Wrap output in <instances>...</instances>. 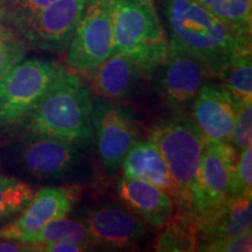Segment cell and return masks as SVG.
Masks as SVG:
<instances>
[{"mask_svg":"<svg viewBox=\"0 0 252 252\" xmlns=\"http://www.w3.org/2000/svg\"><path fill=\"white\" fill-rule=\"evenodd\" d=\"M215 17L235 28L239 33L251 36V0H195Z\"/></svg>","mask_w":252,"mask_h":252,"instance_id":"7402d4cb","label":"cell"},{"mask_svg":"<svg viewBox=\"0 0 252 252\" xmlns=\"http://www.w3.org/2000/svg\"><path fill=\"white\" fill-rule=\"evenodd\" d=\"M251 232L244 234L238 237H232L222 241L203 243L198 247L197 251L208 252H244L251 251Z\"/></svg>","mask_w":252,"mask_h":252,"instance_id":"83f0119b","label":"cell"},{"mask_svg":"<svg viewBox=\"0 0 252 252\" xmlns=\"http://www.w3.org/2000/svg\"><path fill=\"white\" fill-rule=\"evenodd\" d=\"M34 194V188L27 182L0 175V224L23 212Z\"/></svg>","mask_w":252,"mask_h":252,"instance_id":"603a6c76","label":"cell"},{"mask_svg":"<svg viewBox=\"0 0 252 252\" xmlns=\"http://www.w3.org/2000/svg\"><path fill=\"white\" fill-rule=\"evenodd\" d=\"M152 76L154 89L162 103L173 111L181 112L193 104L204 81L212 74L193 56L168 49L166 59Z\"/></svg>","mask_w":252,"mask_h":252,"instance_id":"8fae6325","label":"cell"},{"mask_svg":"<svg viewBox=\"0 0 252 252\" xmlns=\"http://www.w3.org/2000/svg\"><path fill=\"white\" fill-rule=\"evenodd\" d=\"M239 154L229 143L207 139L194 185L190 215L196 224L230 197V186Z\"/></svg>","mask_w":252,"mask_h":252,"instance_id":"9c48e42d","label":"cell"},{"mask_svg":"<svg viewBox=\"0 0 252 252\" xmlns=\"http://www.w3.org/2000/svg\"><path fill=\"white\" fill-rule=\"evenodd\" d=\"M252 139V105L251 103H241L237 117L229 144L237 151L238 154L247 147L251 146Z\"/></svg>","mask_w":252,"mask_h":252,"instance_id":"4316f807","label":"cell"},{"mask_svg":"<svg viewBox=\"0 0 252 252\" xmlns=\"http://www.w3.org/2000/svg\"><path fill=\"white\" fill-rule=\"evenodd\" d=\"M91 119L97 152L104 169L106 174H116L139 138L137 119L130 109L99 94L93 98Z\"/></svg>","mask_w":252,"mask_h":252,"instance_id":"ba28073f","label":"cell"},{"mask_svg":"<svg viewBox=\"0 0 252 252\" xmlns=\"http://www.w3.org/2000/svg\"><path fill=\"white\" fill-rule=\"evenodd\" d=\"M230 196H252V149L239 153L230 186Z\"/></svg>","mask_w":252,"mask_h":252,"instance_id":"484cf974","label":"cell"},{"mask_svg":"<svg viewBox=\"0 0 252 252\" xmlns=\"http://www.w3.org/2000/svg\"><path fill=\"white\" fill-rule=\"evenodd\" d=\"M54 242H71L88 248H94L88 234L83 220L69 219L67 216L53 220L40 229L36 234L32 235L24 243L30 245H40Z\"/></svg>","mask_w":252,"mask_h":252,"instance_id":"ffe728a7","label":"cell"},{"mask_svg":"<svg viewBox=\"0 0 252 252\" xmlns=\"http://www.w3.org/2000/svg\"><path fill=\"white\" fill-rule=\"evenodd\" d=\"M93 97L76 74L67 71L49 88L23 125L25 132L61 138L76 147L90 146L94 138Z\"/></svg>","mask_w":252,"mask_h":252,"instance_id":"7a4b0ae2","label":"cell"},{"mask_svg":"<svg viewBox=\"0 0 252 252\" xmlns=\"http://www.w3.org/2000/svg\"><path fill=\"white\" fill-rule=\"evenodd\" d=\"M86 2L87 0H56L8 27L24 40L27 48L61 53L70 43Z\"/></svg>","mask_w":252,"mask_h":252,"instance_id":"52a82bcc","label":"cell"},{"mask_svg":"<svg viewBox=\"0 0 252 252\" xmlns=\"http://www.w3.org/2000/svg\"><path fill=\"white\" fill-rule=\"evenodd\" d=\"M149 140L161 154L178 189V213L190 215L206 137L193 118L176 112L152 123Z\"/></svg>","mask_w":252,"mask_h":252,"instance_id":"3957f363","label":"cell"},{"mask_svg":"<svg viewBox=\"0 0 252 252\" xmlns=\"http://www.w3.org/2000/svg\"><path fill=\"white\" fill-rule=\"evenodd\" d=\"M15 162L25 174L42 181H60L70 186L93 180L94 167L78 147L35 132H25L15 146Z\"/></svg>","mask_w":252,"mask_h":252,"instance_id":"5b68a950","label":"cell"},{"mask_svg":"<svg viewBox=\"0 0 252 252\" xmlns=\"http://www.w3.org/2000/svg\"><path fill=\"white\" fill-rule=\"evenodd\" d=\"M222 84L239 103L252 102L251 49L238 54L220 74Z\"/></svg>","mask_w":252,"mask_h":252,"instance_id":"44dd1931","label":"cell"},{"mask_svg":"<svg viewBox=\"0 0 252 252\" xmlns=\"http://www.w3.org/2000/svg\"><path fill=\"white\" fill-rule=\"evenodd\" d=\"M30 245V244H28ZM30 251L43 252H82L88 251V248L83 245L71 243V242H54L40 245H30Z\"/></svg>","mask_w":252,"mask_h":252,"instance_id":"f1b7e54d","label":"cell"},{"mask_svg":"<svg viewBox=\"0 0 252 252\" xmlns=\"http://www.w3.org/2000/svg\"><path fill=\"white\" fill-rule=\"evenodd\" d=\"M75 189L74 186L41 188L17 220L0 228V239L24 243L50 220L67 216L76 202Z\"/></svg>","mask_w":252,"mask_h":252,"instance_id":"4fadbf2b","label":"cell"},{"mask_svg":"<svg viewBox=\"0 0 252 252\" xmlns=\"http://www.w3.org/2000/svg\"><path fill=\"white\" fill-rule=\"evenodd\" d=\"M117 193L126 206L152 228H163L174 214L172 197L149 182L123 175Z\"/></svg>","mask_w":252,"mask_h":252,"instance_id":"2e32d148","label":"cell"},{"mask_svg":"<svg viewBox=\"0 0 252 252\" xmlns=\"http://www.w3.org/2000/svg\"><path fill=\"white\" fill-rule=\"evenodd\" d=\"M90 75L91 88L99 96L112 100H127L135 94L141 81L152 76V71L131 56L113 53Z\"/></svg>","mask_w":252,"mask_h":252,"instance_id":"9a60e30c","label":"cell"},{"mask_svg":"<svg viewBox=\"0 0 252 252\" xmlns=\"http://www.w3.org/2000/svg\"><path fill=\"white\" fill-rule=\"evenodd\" d=\"M65 72L61 63L40 59L23 60L15 65L0 81V133L23 128L32 110Z\"/></svg>","mask_w":252,"mask_h":252,"instance_id":"8992f818","label":"cell"},{"mask_svg":"<svg viewBox=\"0 0 252 252\" xmlns=\"http://www.w3.org/2000/svg\"><path fill=\"white\" fill-rule=\"evenodd\" d=\"M122 169L124 176L156 186L166 191L174 204L178 203V189L165 160L149 139L135 141L123 160Z\"/></svg>","mask_w":252,"mask_h":252,"instance_id":"ac0fdd59","label":"cell"},{"mask_svg":"<svg viewBox=\"0 0 252 252\" xmlns=\"http://www.w3.org/2000/svg\"><path fill=\"white\" fill-rule=\"evenodd\" d=\"M251 196H230L215 213L196 224L200 245L251 232Z\"/></svg>","mask_w":252,"mask_h":252,"instance_id":"e0dca14e","label":"cell"},{"mask_svg":"<svg viewBox=\"0 0 252 252\" xmlns=\"http://www.w3.org/2000/svg\"><path fill=\"white\" fill-rule=\"evenodd\" d=\"M54 1L56 0H0V23L9 26Z\"/></svg>","mask_w":252,"mask_h":252,"instance_id":"d4e9b609","label":"cell"},{"mask_svg":"<svg viewBox=\"0 0 252 252\" xmlns=\"http://www.w3.org/2000/svg\"><path fill=\"white\" fill-rule=\"evenodd\" d=\"M83 222L94 248H133L146 241L150 235L143 220L112 202L90 208Z\"/></svg>","mask_w":252,"mask_h":252,"instance_id":"7c38bea8","label":"cell"},{"mask_svg":"<svg viewBox=\"0 0 252 252\" xmlns=\"http://www.w3.org/2000/svg\"><path fill=\"white\" fill-rule=\"evenodd\" d=\"M156 239L157 251L187 252L197 251L200 241L196 222L189 214H173L172 219L163 226Z\"/></svg>","mask_w":252,"mask_h":252,"instance_id":"d6986e66","label":"cell"},{"mask_svg":"<svg viewBox=\"0 0 252 252\" xmlns=\"http://www.w3.org/2000/svg\"><path fill=\"white\" fill-rule=\"evenodd\" d=\"M67 49L68 65L82 74L94 70L115 53L110 0H87Z\"/></svg>","mask_w":252,"mask_h":252,"instance_id":"30bf717a","label":"cell"},{"mask_svg":"<svg viewBox=\"0 0 252 252\" xmlns=\"http://www.w3.org/2000/svg\"><path fill=\"white\" fill-rule=\"evenodd\" d=\"M168 49L193 56L217 76L236 56L251 49V36L239 33L195 0H160Z\"/></svg>","mask_w":252,"mask_h":252,"instance_id":"6da1fadb","label":"cell"},{"mask_svg":"<svg viewBox=\"0 0 252 252\" xmlns=\"http://www.w3.org/2000/svg\"><path fill=\"white\" fill-rule=\"evenodd\" d=\"M27 46L15 32L0 23V81L26 56Z\"/></svg>","mask_w":252,"mask_h":252,"instance_id":"cb8c5ba5","label":"cell"},{"mask_svg":"<svg viewBox=\"0 0 252 252\" xmlns=\"http://www.w3.org/2000/svg\"><path fill=\"white\" fill-rule=\"evenodd\" d=\"M115 53L128 55L152 71L168 53V40L153 0H110Z\"/></svg>","mask_w":252,"mask_h":252,"instance_id":"277c9868","label":"cell"},{"mask_svg":"<svg viewBox=\"0 0 252 252\" xmlns=\"http://www.w3.org/2000/svg\"><path fill=\"white\" fill-rule=\"evenodd\" d=\"M0 251H30V245L18 241H13L11 243V242H6V239H2V242H0Z\"/></svg>","mask_w":252,"mask_h":252,"instance_id":"f546056e","label":"cell"},{"mask_svg":"<svg viewBox=\"0 0 252 252\" xmlns=\"http://www.w3.org/2000/svg\"><path fill=\"white\" fill-rule=\"evenodd\" d=\"M239 105L222 83H206L193 100V119L207 139L229 143Z\"/></svg>","mask_w":252,"mask_h":252,"instance_id":"5bb4252c","label":"cell"}]
</instances>
